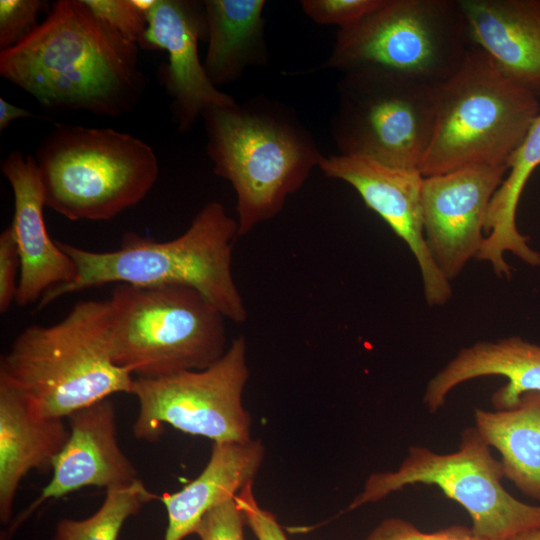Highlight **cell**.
I'll return each instance as SVG.
<instances>
[{"mask_svg": "<svg viewBox=\"0 0 540 540\" xmlns=\"http://www.w3.org/2000/svg\"><path fill=\"white\" fill-rule=\"evenodd\" d=\"M540 113L538 98L508 79L477 45L438 85L423 176L473 166H507Z\"/></svg>", "mask_w": 540, "mask_h": 540, "instance_id": "5b68a950", "label": "cell"}, {"mask_svg": "<svg viewBox=\"0 0 540 540\" xmlns=\"http://www.w3.org/2000/svg\"><path fill=\"white\" fill-rule=\"evenodd\" d=\"M108 301L113 360L136 377L203 370L227 350L225 317L194 288L120 283Z\"/></svg>", "mask_w": 540, "mask_h": 540, "instance_id": "52a82bcc", "label": "cell"}, {"mask_svg": "<svg viewBox=\"0 0 540 540\" xmlns=\"http://www.w3.org/2000/svg\"><path fill=\"white\" fill-rule=\"evenodd\" d=\"M208 48L204 69L212 84L239 79L248 67L269 62L264 0H205Z\"/></svg>", "mask_w": 540, "mask_h": 540, "instance_id": "44dd1931", "label": "cell"}, {"mask_svg": "<svg viewBox=\"0 0 540 540\" xmlns=\"http://www.w3.org/2000/svg\"><path fill=\"white\" fill-rule=\"evenodd\" d=\"M0 374L43 414L64 419L112 394H131L134 380L112 357L108 300L79 301L59 322L25 328Z\"/></svg>", "mask_w": 540, "mask_h": 540, "instance_id": "277c9868", "label": "cell"}, {"mask_svg": "<svg viewBox=\"0 0 540 540\" xmlns=\"http://www.w3.org/2000/svg\"><path fill=\"white\" fill-rule=\"evenodd\" d=\"M503 468L474 426L460 434L458 448L437 453L412 445L395 470L371 473L347 510L376 503L405 487L434 485L469 514L472 531L484 540H510L540 528V504H527L503 486Z\"/></svg>", "mask_w": 540, "mask_h": 540, "instance_id": "9c48e42d", "label": "cell"}, {"mask_svg": "<svg viewBox=\"0 0 540 540\" xmlns=\"http://www.w3.org/2000/svg\"><path fill=\"white\" fill-rule=\"evenodd\" d=\"M157 1L158 0H132L133 4L147 15L154 8Z\"/></svg>", "mask_w": 540, "mask_h": 540, "instance_id": "d6a6232c", "label": "cell"}, {"mask_svg": "<svg viewBox=\"0 0 540 540\" xmlns=\"http://www.w3.org/2000/svg\"><path fill=\"white\" fill-rule=\"evenodd\" d=\"M510 540H540V528L521 533Z\"/></svg>", "mask_w": 540, "mask_h": 540, "instance_id": "836d02e7", "label": "cell"}, {"mask_svg": "<svg viewBox=\"0 0 540 540\" xmlns=\"http://www.w3.org/2000/svg\"><path fill=\"white\" fill-rule=\"evenodd\" d=\"M234 498L208 511L193 534H196L200 540H245L244 517Z\"/></svg>", "mask_w": 540, "mask_h": 540, "instance_id": "f1b7e54d", "label": "cell"}, {"mask_svg": "<svg viewBox=\"0 0 540 540\" xmlns=\"http://www.w3.org/2000/svg\"><path fill=\"white\" fill-rule=\"evenodd\" d=\"M234 499L257 540H288L275 515L258 504L253 483L244 487Z\"/></svg>", "mask_w": 540, "mask_h": 540, "instance_id": "f546056e", "label": "cell"}, {"mask_svg": "<svg viewBox=\"0 0 540 540\" xmlns=\"http://www.w3.org/2000/svg\"><path fill=\"white\" fill-rule=\"evenodd\" d=\"M49 12V2L42 0H0V48L10 49L39 26L38 16Z\"/></svg>", "mask_w": 540, "mask_h": 540, "instance_id": "d4e9b609", "label": "cell"}, {"mask_svg": "<svg viewBox=\"0 0 540 540\" xmlns=\"http://www.w3.org/2000/svg\"><path fill=\"white\" fill-rule=\"evenodd\" d=\"M472 43L511 81L540 96V0H459Z\"/></svg>", "mask_w": 540, "mask_h": 540, "instance_id": "ac0fdd59", "label": "cell"}, {"mask_svg": "<svg viewBox=\"0 0 540 540\" xmlns=\"http://www.w3.org/2000/svg\"><path fill=\"white\" fill-rule=\"evenodd\" d=\"M1 171L13 192L11 228L21 262L15 302L25 307L39 302L50 288L71 281L76 268L47 232L43 186L34 156L12 151L2 160Z\"/></svg>", "mask_w": 540, "mask_h": 540, "instance_id": "9a60e30c", "label": "cell"}, {"mask_svg": "<svg viewBox=\"0 0 540 540\" xmlns=\"http://www.w3.org/2000/svg\"><path fill=\"white\" fill-rule=\"evenodd\" d=\"M214 173L236 195L239 237L271 220L325 155L292 109L258 98L204 111Z\"/></svg>", "mask_w": 540, "mask_h": 540, "instance_id": "3957f363", "label": "cell"}, {"mask_svg": "<svg viewBox=\"0 0 540 540\" xmlns=\"http://www.w3.org/2000/svg\"><path fill=\"white\" fill-rule=\"evenodd\" d=\"M64 418L43 414L10 379L0 374V519L12 517L17 489L33 469L52 470L69 438Z\"/></svg>", "mask_w": 540, "mask_h": 540, "instance_id": "e0dca14e", "label": "cell"}, {"mask_svg": "<svg viewBox=\"0 0 540 540\" xmlns=\"http://www.w3.org/2000/svg\"><path fill=\"white\" fill-rule=\"evenodd\" d=\"M319 169L326 177L353 187L365 205L409 247L419 267L427 304H446L452 296L451 281L434 263L424 238L421 172L340 154L324 156Z\"/></svg>", "mask_w": 540, "mask_h": 540, "instance_id": "4fadbf2b", "label": "cell"}, {"mask_svg": "<svg viewBox=\"0 0 540 540\" xmlns=\"http://www.w3.org/2000/svg\"><path fill=\"white\" fill-rule=\"evenodd\" d=\"M364 540H484L464 525L424 532L403 518L389 517L375 526Z\"/></svg>", "mask_w": 540, "mask_h": 540, "instance_id": "4316f807", "label": "cell"}, {"mask_svg": "<svg viewBox=\"0 0 540 540\" xmlns=\"http://www.w3.org/2000/svg\"><path fill=\"white\" fill-rule=\"evenodd\" d=\"M89 8L127 39L141 42L147 29V14L132 0H84Z\"/></svg>", "mask_w": 540, "mask_h": 540, "instance_id": "83f0119b", "label": "cell"}, {"mask_svg": "<svg viewBox=\"0 0 540 540\" xmlns=\"http://www.w3.org/2000/svg\"><path fill=\"white\" fill-rule=\"evenodd\" d=\"M507 171V166H473L423 177L424 238L434 263L449 281L476 259L489 204Z\"/></svg>", "mask_w": 540, "mask_h": 540, "instance_id": "7c38bea8", "label": "cell"}, {"mask_svg": "<svg viewBox=\"0 0 540 540\" xmlns=\"http://www.w3.org/2000/svg\"><path fill=\"white\" fill-rule=\"evenodd\" d=\"M487 376L507 379L491 395L495 410L514 407L524 393L540 392V345L510 336L463 347L428 381L423 403L430 413H435L460 384Z\"/></svg>", "mask_w": 540, "mask_h": 540, "instance_id": "d6986e66", "label": "cell"}, {"mask_svg": "<svg viewBox=\"0 0 540 540\" xmlns=\"http://www.w3.org/2000/svg\"><path fill=\"white\" fill-rule=\"evenodd\" d=\"M437 88L379 69L343 73L331 120L338 154L420 171L434 129Z\"/></svg>", "mask_w": 540, "mask_h": 540, "instance_id": "30bf717a", "label": "cell"}, {"mask_svg": "<svg viewBox=\"0 0 540 540\" xmlns=\"http://www.w3.org/2000/svg\"><path fill=\"white\" fill-rule=\"evenodd\" d=\"M147 22L139 47L168 53L162 78L179 132H188L208 108L236 103L212 84L199 57V40L207 37L203 1L158 0Z\"/></svg>", "mask_w": 540, "mask_h": 540, "instance_id": "5bb4252c", "label": "cell"}, {"mask_svg": "<svg viewBox=\"0 0 540 540\" xmlns=\"http://www.w3.org/2000/svg\"><path fill=\"white\" fill-rule=\"evenodd\" d=\"M540 164V113L525 139L508 161L507 174L494 193L485 220V235L476 256L490 264L497 276L507 275L511 266L505 254L512 253L524 263L540 266V252L529 244L516 224L517 207L532 172Z\"/></svg>", "mask_w": 540, "mask_h": 540, "instance_id": "7402d4cb", "label": "cell"}, {"mask_svg": "<svg viewBox=\"0 0 540 540\" xmlns=\"http://www.w3.org/2000/svg\"><path fill=\"white\" fill-rule=\"evenodd\" d=\"M474 427L500 454L504 478L540 502V392L524 393L505 410L475 408Z\"/></svg>", "mask_w": 540, "mask_h": 540, "instance_id": "603a6c76", "label": "cell"}, {"mask_svg": "<svg viewBox=\"0 0 540 540\" xmlns=\"http://www.w3.org/2000/svg\"><path fill=\"white\" fill-rule=\"evenodd\" d=\"M34 158L46 206L71 221L116 217L142 201L159 175L150 145L111 128L58 124Z\"/></svg>", "mask_w": 540, "mask_h": 540, "instance_id": "8992f818", "label": "cell"}, {"mask_svg": "<svg viewBox=\"0 0 540 540\" xmlns=\"http://www.w3.org/2000/svg\"><path fill=\"white\" fill-rule=\"evenodd\" d=\"M248 378L247 341L242 335L203 370L135 377L131 394L139 410L133 433L139 440L154 442L171 425L213 443L248 441L252 419L242 403Z\"/></svg>", "mask_w": 540, "mask_h": 540, "instance_id": "8fae6325", "label": "cell"}, {"mask_svg": "<svg viewBox=\"0 0 540 540\" xmlns=\"http://www.w3.org/2000/svg\"><path fill=\"white\" fill-rule=\"evenodd\" d=\"M383 0H302L304 13L315 23L350 27L382 4Z\"/></svg>", "mask_w": 540, "mask_h": 540, "instance_id": "484cf974", "label": "cell"}, {"mask_svg": "<svg viewBox=\"0 0 540 540\" xmlns=\"http://www.w3.org/2000/svg\"><path fill=\"white\" fill-rule=\"evenodd\" d=\"M238 237L237 220L222 203L211 201L197 212L184 233L169 241L126 232L118 249L96 252L56 240L74 262L76 273L71 281L47 290L36 308L110 283L182 285L200 292L225 319L244 323L248 312L232 271Z\"/></svg>", "mask_w": 540, "mask_h": 540, "instance_id": "7a4b0ae2", "label": "cell"}, {"mask_svg": "<svg viewBox=\"0 0 540 540\" xmlns=\"http://www.w3.org/2000/svg\"><path fill=\"white\" fill-rule=\"evenodd\" d=\"M20 255L11 226L0 235V312L6 313L16 301Z\"/></svg>", "mask_w": 540, "mask_h": 540, "instance_id": "4dcf8cb0", "label": "cell"}, {"mask_svg": "<svg viewBox=\"0 0 540 540\" xmlns=\"http://www.w3.org/2000/svg\"><path fill=\"white\" fill-rule=\"evenodd\" d=\"M155 499H160V496L151 492L140 479L107 489L102 505L90 517L61 519L53 540H118L125 521Z\"/></svg>", "mask_w": 540, "mask_h": 540, "instance_id": "cb8c5ba5", "label": "cell"}, {"mask_svg": "<svg viewBox=\"0 0 540 540\" xmlns=\"http://www.w3.org/2000/svg\"><path fill=\"white\" fill-rule=\"evenodd\" d=\"M264 458L265 446L259 439L213 443L201 473L181 490L160 496L168 516L164 540L193 534L208 511L254 482Z\"/></svg>", "mask_w": 540, "mask_h": 540, "instance_id": "ffe728a7", "label": "cell"}, {"mask_svg": "<svg viewBox=\"0 0 540 540\" xmlns=\"http://www.w3.org/2000/svg\"><path fill=\"white\" fill-rule=\"evenodd\" d=\"M472 44L459 0H383L338 30L322 68L379 69L438 86L456 73Z\"/></svg>", "mask_w": 540, "mask_h": 540, "instance_id": "ba28073f", "label": "cell"}, {"mask_svg": "<svg viewBox=\"0 0 540 540\" xmlns=\"http://www.w3.org/2000/svg\"><path fill=\"white\" fill-rule=\"evenodd\" d=\"M139 48L84 0H57L29 37L0 52V75L50 110L117 117L146 87Z\"/></svg>", "mask_w": 540, "mask_h": 540, "instance_id": "6da1fadb", "label": "cell"}, {"mask_svg": "<svg viewBox=\"0 0 540 540\" xmlns=\"http://www.w3.org/2000/svg\"><path fill=\"white\" fill-rule=\"evenodd\" d=\"M34 115L21 107L9 103L7 100L0 97V131H3L14 120L20 118H29Z\"/></svg>", "mask_w": 540, "mask_h": 540, "instance_id": "1f68e13d", "label": "cell"}, {"mask_svg": "<svg viewBox=\"0 0 540 540\" xmlns=\"http://www.w3.org/2000/svg\"><path fill=\"white\" fill-rule=\"evenodd\" d=\"M69 438L52 464V478L24 513L48 499L88 486L110 489L139 480L133 463L120 448L114 403L103 399L67 417Z\"/></svg>", "mask_w": 540, "mask_h": 540, "instance_id": "2e32d148", "label": "cell"}]
</instances>
